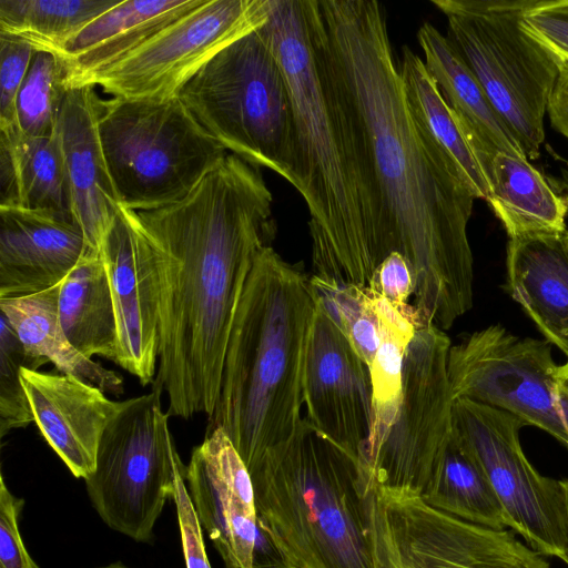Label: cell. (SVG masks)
<instances>
[{
	"instance_id": "cell-30",
	"label": "cell",
	"mask_w": 568,
	"mask_h": 568,
	"mask_svg": "<svg viewBox=\"0 0 568 568\" xmlns=\"http://www.w3.org/2000/svg\"><path fill=\"white\" fill-rule=\"evenodd\" d=\"M372 294L379 323V346L369 367L373 414L365 447L393 423L402 393L404 355L419 327L414 305L398 310L377 293L372 291Z\"/></svg>"
},
{
	"instance_id": "cell-28",
	"label": "cell",
	"mask_w": 568,
	"mask_h": 568,
	"mask_svg": "<svg viewBox=\"0 0 568 568\" xmlns=\"http://www.w3.org/2000/svg\"><path fill=\"white\" fill-rule=\"evenodd\" d=\"M409 108L436 144L454 161L476 199L488 202L489 183L456 118L424 60L403 47L399 64Z\"/></svg>"
},
{
	"instance_id": "cell-4",
	"label": "cell",
	"mask_w": 568,
	"mask_h": 568,
	"mask_svg": "<svg viewBox=\"0 0 568 568\" xmlns=\"http://www.w3.org/2000/svg\"><path fill=\"white\" fill-rule=\"evenodd\" d=\"M316 295L300 264L271 245L257 255L230 329L206 432L220 428L248 468L301 422Z\"/></svg>"
},
{
	"instance_id": "cell-44",
	"label": "cell",
	"mask_w": 568,
	"mask_h": 568,
	"mask_svg": "<svg viewBox=\"0 0 568 568\" xmlns=\"http://www.w3.org/2000/svg\"><path fill=\"white\" fill-rule=\"evenodd\" d=\"M565 494H566V505H567V517H568V479H562Z\"/></svg>"
},
{
	"instance_id": "cell-46",
	"label": "cell",
	"mask_w": 568,
	"mask_h": 568,
	"mask_svg": "<svg viewBox=\"0 0 568 568\" xmlns=\"http://www.w3.org/2000/svg\"><path fill=\"white\" fill-rule=\"evenodd\" d=\"M566 204H567V210H568V196H567V201H566Z\"/></svg>"
},
{
	"instance_id": "cell-21",
	"label": "cell",
	"mask_w": 568,
	"mask_h": 568,
	"mask_svg": "<svg viewBox=\"0 0 568 568\" xmlns=\"http://www.w3.org/2000/svg\"><path fill=\"white\" fill-rule=\"evenodd\" d=\"M424 63L456 115L486 175L498 153L526 158L481 85L454 45L433 23L417 31ZM488 181V180H487Z\"/></svg>"
},
{
	"instance_id": "cell-1",
	"label": "cell",
	"mask_w": 568,
	"mask_h": 568,
	"mask_svg": "<svg viewBox=\"0 0 568 568\" xmlns=\"http://www.w3.org/2000/svg\"><path fill=\"white\" fill-rule=\"evenodd\" d=\"M320 37L372 170L383 250L407 261L420 326L442 331L473 306L467 227L474 193L414 116L376 0H317Z\"/></svg>"
},
{
	"instance_id": "cell-23",
	"label": "cell",
	"mask_w": 568,
	"mask_h": 568,
	"mask_svg": "<svg viewBox=\"0 0 568 568\" xmlns=\"http://www.w3.org/2000/svg\"><path fill=\"white\" fill-rule=\"evenodd\" d=\"M204 0H121L79 33L58 55L67 70V88L134 50Z\"/></svg>"
},
{
	"instance_id": "cell-20",
	"label": "cell",
	"mask_w": 568,
	"mask_h": 568,
	"mask_svg": "<svg viewBox=\"0 0 568 568\" xmlns=\"http://www.w3.org/2000/svg\"><path fill=\"white\" fill-rule=\"evenodd\" d=\"M95 252L69 215L0 206V298L48 290Z\"/></svg>"
},
{
	"instance_id": "cell-7",
	"label": "cell",
	"mask_w": 568,
	"mask_h": 568,
	"mask_svg": "<svg viewBox=\"0 0 568 568\" xmlns=\"http://www.w3.org/2000/svg\"><path fill=\"white\" fill-rule=\"evenodd\" d=\"M98 129L119 204L132 211L184 199L230 153L178 95L101 99Z\"/></svg>"
},
{
	"instance_id": "cell-17",
	"label": "cell",
	"mask_w": 568,
	"mask_h": 568,
	"mask_svg": "<svg viewBox=\"0 0 568 568\" xmlns=\"http://www.w3.org/2000/svg\"><path fill=\"white\" fill-rule=\"evenodd\" d=\"M185 483L195 511L225 568H253L262 535L251 475L226 434L215 428L193 448Z\"/></svg>"
},
{
	"instance_id": "cell-3",
	"label": "cell",
	"mask_w": 568,
	"mask_h": 568,
	"mask_svg": "<svg viewBox=\"0 0 568 568\" xmlns=\"http://www.w3.org/2000/svg\"><path fill=\"white\" fill-rule=\"evenodd\" d=\"M260 30L283 69L295 128L293 186L310 212L313 276L367 286L386 258L372 170L325 53L317 0H266Z\"/></svg>"
},
{
	"instance_id": "cell-22",
	"label": "cell",
	"mask_w": 568,
	"mask_h": 568,
	"mask_svg": "<svg viewBox=\"0 0 568 568\" xmlns=\"http://www.w3.org/2000/svg\"><path fill=\"white\" fill-rule=\"evenodd\" d=\"M507 291L549 344L568 356V253L562 235L509 239Z\"/></svg>"
},
{
	"instance_id": "cell-25",
	"label": "cell",
	"mask_w": 568,
	"mask_h": 568,
	"mask_svg": "<svg viewBox=\"0 0 568 568\" xmlns=\"http://www.w3.org/2000/svg\"><path fill=\"white\" fill-rule=\"evenodd\" d=\"M60 283L41 292L0 298V311L26 351L51 362L62 374L75 376L104 393H123V378L81 354L68 339L59 318Z\"/></svg>"
},
{
	"instance_id": "cell-14",
	"label": "cell",
	"mask_w": 568,
	"mask_h": 568,
	"mask_svg": "<svg viewBox=\"0 0 568 568\" xmlns=\"http://www.w3.org/2000/svg\"><path fill=\"white\" fill-rule=\"evenodd\" d=\"M448 377L454 400L507 412L568 449V429L556 403L560 365L547 341L516 336L500 324L487 326L450 346Z\"/></svg>"
},
{
	"instance_id": "cell-34",
	"label": "cell",
	"mask_w": 568,
	"mask_h": 568,
	"mask_svg": "<svg viewBox=\"0 0 568 568\" xmlns=\"http://www.w3.org/2000/svg\"><path fill=\"white\" fill-rule=\"evenodd\" d=\"M48 361L30 355L4 315H0V437L34 423L21 369H39Z\"/></svg>"
},
{
	"instance_id": "cell-18",
	"label": "cell",
	"mask_w": 568,
	"mask_h": 568,
	"mask_svg": "<svg viewBox=\"0 0 568 568\" xmlns=\"http://www.w3.org/2000/svg\"><path fill=\"white\" fill-rule=\"evenodd\" d=\"M100 102L92 84L69 88L53 132L61 151L70 212L92 251H100L120 206L99 135Z\"/></svg>"
},
{
	"instance_id": "cell-12",
	"label": "cell",
	"mask_w": 568,
	"mask_h": 568,
	"mask_svg": "<svg viewBox=\"0 0 568 568\" xmlns=\"http://www.w3.org/2000/svg\"><path fill=\"white\" fill-rule=\"evenodd\" d=\"M527 426L507 412L458 398L453 429L485 470L508 528L534 550L568 566V517L562 480L541 475L519 439Z\"/></svg>"
},
{
	"instance_id": "cell-19",
	"label": "cell",
	"mask_w": 568,
	"mask_h": 568,
	"mask_svg": "<svg viewBox=\"0 0 568 568\" xmlns=\"http://www.w3.org/2000/svg\"><path fill=\"white\" fill-rule=\"evenodd\" d=\"M34 424L44 440L75 478L94 468L104 429L123 402H114L99 387L75 376L21 369Z\"/></svg>"
},
{
	"instance_id": "cell-10",
	"label": "cell",
	"mask_w": 568,
	"mask_h": 568,
	"mask_svg": "<svg viewBox=\"0 0 568 568\" xmlns=\"http://www.w3.org/2000/svg\"><path fill=\"white\" fill-rule=\"evenodd\" d=\"M377 568H551L510 529L476 525L408 489L373 484Z\"/></svg>"
},
{
	"instance_id": "cell-40",
	"label": "cell",
	"mask_w": 568,
	"mask_h": 568,
	"mask_svg": "<svg viewBox=\"0 0 568 568\" xmlns=\"http://www.w3.org/2000/svg\"><path fill=\"white\" fill-rule=\"evenodd\" d=\"M547 114L551 126L568 140V62H562Z\"/></svg>"
},
{
	"instance_id": "cell-32",
	"label": "cell",
	"mask_w": 568,
	"mask_h": 568,
	"mask_svg": "<svg viewBox=\"0 0 568 568\" xmlns=\"http://www.w3.org/2000/svg\"><path fill=\"white\" fill-rule=\"evenodd\" d=\"M67 90L61 59L37 51L17 97V129L31 136H51Z\"/></svg>"
},
{
	"instance_id": "cell-29",
	"label": "cell",
	"mask_w": 568,
	"mask_h": 568,
	"mask_svg": "<svg viewBox=\"0 0 568 568\" xmlns=\"http://www.w3.org/2000/svg\"><path fill=\"white\" fill-rule=\"evenodd\" d=\"M420 496L433 507L463 520L494 529L508 528L505 511L485 470L454 429Z\"/></svg>"
},
{
	"instance_id": "cell-35",
	"label": "cell",
	"mask_w": 568,
	"mask_h": 568,
	"mask_svg": "<svg viewBox=\"0 0 568 568\" xmlns=\"http://www.w3.org/2000/svg\"><path fill=\"white\" fill-rule=\"evenodd\" d=\"M37 50L0 31V130L17 128V97Z\"/></svg>"
},
{
	"instance_id": "cell-42",
	"label": "cell",
	"mask_w": 568,
	"mask_h": 568,
	"mask_svg": "<svg viewBox=\"0 0 568 568\" xmlns=\"http://www.w3.org/2000/svg\"><path fill=\"white\" fill-rule=\"evenodd\" d=\"M560 382L565 387L568 388V356L567 361L560 365Z\"/></svg>"
},
{
	"instance_id": "cell-15",
	"label": "cell",
	"mask_w": 568,
	"mask_h": 568,
	"mask_svg": "<svg viewBox=\"0 0 568 568\" xmlns=\"http://www.w3.org/2000/svg\"><path fill=\"white\" fill-rule=\"evenodd\" d=\"M118 325L115 364L153 384L160 352V280L155 248L132 210L121 205L100 246Z\"/></svg>"
},
{
	"instance_id": "cell-41",
	"label": "cell",
	"mask_w": 568,
	"mask_h": 568,
	"mask_svg": "<svg viewBox=\"0 0 568 568\" xmlns=\"http://www.w3.org/2000/svg\"><path fill=\"white\" fill-rule=\"evenodd\" d=\"M556 403L568 429V388L565 387L561 382L556 388Z\"/></svg>"
},
{
	"instance_id": "cell-5",
	"label": "cell",
	"mask_w": 568,
	"mask_h": 568,
	"mask_svg": "<svg viewBox=\"0 0 568 568\" xmlns=\"http://www.w3.org/2000/svg\"><path fill=\"white\" fill-rule=\"evenodd\" d=\"M247 469L258 528L291 568H377L362 464L306 417Z\"/></svg>"
},
{
	"instance_id": "cell-11",
	"label": "cell",
	"mask_w": 568,
	"mask_h": 568,
	"mask_svg": "<svg viewBox=\"0 0 568 568\" xmlns=\"http://www.w3.org/2000/svg\"><path fill=\"white\" fill-rule=\"evenodd\" d=\"M450 339L440 328L419 326L403 364L402 393L388 429L364 449L362 466L373 484L424 493L453 432L448 377Z\"/></svg>"
},
{
	"instance_id": "cell-24",
	"label": "cell",
	"mask_w": 568,
	"mask_h": 568,
	"mask_svg": "<svg viewBox=\"0 0 568 568\" xmlns=\"http://www.w3.org/2000/svg\"><path fill=\"white\" fill-rule=\"evenodd\" d=\"M0 206L51 211L72 217L54 134L31 136L17 128L0 130Z\"/></svg>"
},
{
	"instance_id": "cell-43",
	"label": "cell",
	"mask_w": 568,
	"mask_h": 568,
	"mask_svg": "<svg viewBox=\"0 0 568 568\" xmlns=\"http://www.w3.org/2000/svg\"><path fill=\"white\" fill-rule=\"evenodd\" d=\"M95 568H130V567H128L126 565H124L121 561H115V562H112V564H109L105 566H101V567H95Z\"/></svg>"
},
{
	"instance_id": "cell-2",
	"label": "cell",
	"mask_w": 568,
	"mask_h": 568,
	"mask_svg": "<svg viewBox=\"0 0 568 568\" xmlns=\"http://www.w3.org/2000/svg\"><path fill=\"white\" fill-rule=\"evenodd\" d=\"M273 196L256 166L229 153L184 199L133 211L160 280V352L152 386L170 416L215 409L234 313L258 253L275 234Z\"/></svg>"
},
{
	"instance_id": "cell-45",
	"label": "cell",
	"mask_w": 568,
	"mask_h": 568,
	"mask_svg": "<svg viewBox=\"0 0 568 568\" xmlns=\"http://www.w3.org/2000/svg\"><path fill=\"white\" fill-rule=\"evenodd\" d=\"M562 242H564L565 248L568 253V231H566L565 234L562 235Z\"/></svg>"
},
{
	"instance_id": "cell-13",
	"label": "cell",
	"mask_w": 568,
	"mask_h": 568,
	"mask_svg": "<svg viewBox=\"0 0 568 568\" xmlns=\"http://www.w3.org/2000/svg\"><path fill=\"white\" fill-rule=\"evenodd\" d=\"M265 20L266 0H204L134 50L69 88L92 84L112 98L126 100L171 99L217 52Z\"/></svg>"
},
{
	"instance_id": "cell-31",
	"label": "cell",
	"mask_w": 568,
	"mask_h": 568,
	"mask_svg": "<svg viewBox=\"0 0 568 568\" xmlns=\"http://www.w3.org/2000/svg\"><path fill=\"white\" fill-rule=\"evenodd\" d=\"M118 0H0V31L37 51L59 54L85 26Z\"/></svg>"
},
{
	"instance_id": "cell-16",
	"label": "cell",
	"mask_w": 568,
	"mask_h": 568,
	"mask_svg": "<svg viewBox=\"0 0 568 568\" xmlns=\"http://www.w3.org/2000/svg\"><path fill=\"white\" fill-rule=\"evenodd\" d=\"M315 295L304 381L306 418L362 464L373 414L369 367Z\"/></svg>"
},
{
	"instance_id": "cell-33",
	"label": "cell",
	"mask_w": 568,
	"mask_h": 568,
	"mask_svg": "<svg viewBox=\"0 0 568 568\" xmlns=\"http://www.w3.org/2000/svg\"><path fill=\"white\" fill-rule=\"evenodd\" d=\"M311 284L371 367L379 346V323L368 286L332 285L315 277Z\"/></svg>"
},
{
	"instance_id": "cell-39",
	"label": "cell",
	"mask_w": 568,
	"mask_h": 568,
	"mask_svg": "<svg viewBox=\"0 0 568 568\" xmlns=\"http://www.w3.org/2000/svg\"><path fill=\"white\" fill-rule=\"evenodd\" d=\"M367 286L398 310L409 306L407 301L415 290L409 265L397 252L390 253L382 262Z\"/></svg>"
},
{
	"instance_id": "cell-26",
	"label": "cell",
	"mask_w": 568,
	"mask_h": 568,
	"mask_svg": "<svg viewBox=\"0 0 568 568\" xmlns=\"http://www.w3.org/2000/svg\"><path fill=\"white\" fill-rule=\"evenodd\" d=\"M488 204L509 239L564 235L566 201L557 195L528 159L498 153L487 174Z\"/></svg>"
},
{
	"instance_id": "cell-37",
	"label": "cell",
	"mask_w": 568,
	"mask_h": 568,
	"mask_svg": "<svg viewBox=\"0 0 568 568\" xmlns=\"http://www.w3.org/2000/svg\"><path fill=\"white\" fill-rule=\"evenodd\" d=\"M24 499L8 488L0 475V568H39L20 534L19 518Z\"/></svg>"
},
{
	"instance_id": "cell-9",
	"label": "cell",
	"mask_w": 568,
	"mask_h": 568,
	"mask_svg": "<svg viewBox=\"0 0 568 568\" xmlns=\"http://www.w3.org/2000/svg\"><path fill=\"white\" fill-rule=\"evenodd\" d=\"M162 392L123 400L101 437L95 468L84 479L89 499L112 530L150 542L182 460L169 426Z\"/></svg>"
},
{
	"instance_id": "cell-38",
	"label": "cell",
	"mask_w": 568,
	"mask_h": 568,
	"mask_svg": "<svg viewBox=\"0 0 568 568\" xmlns=\"http://www.w3.org/2000/svg\"><path fill=\"white\" fill-rule=\"evenodd\" d=\"M173 500L186 568H212L205 550L202 525L185 483V466L183 463L176 470Z\"/></svg>"
},
{
	"instance_id": "cell-6",
	"label": "cell",
	"mask_w": 568,
	"mask_h": 568,
	"mask_svg": "<svg viewBox=\"0 0 568 568\" xmlns=\"http://www.w3.org/2000/svg\"><path fill=\"white\" fill-rule=\"evenodd\" d=\"M230 153L295 181V128L283 69L257 27L209 60L178 92Z\"/></svg>"
},
{
	"instance_id": "cell-36",
	"label": "cell",
	"mask_w": 568,
	"mask_h": 568,
	"mask_svg": "<svg viewBox=\"0 0 568 568\" xmlns=\"http://www.w3.org/2000/svg\"><path fill=\"white\" fill-rule=\"evenodd\" d=\"M521 26L561 63L568 62V0H536Z\"/></svg>"
},
{
	"instance_id": "cell-27",
	"label": "cell",
	"mask_w": 568,
	"mask_h": 568,
	"mask_svg": "<svg viewBox=\"0 0 568 568\" xmlns=\"http://www.w3.org/2000/svg\"><path fill=\"white\" fill-rule=\"evenodd\" d=\"M58 313L70 343L84 356L118 355V325L101 252L83 256L60 283Z\"/></svg>"
},
{
	"instance_id": "cell-8",
	"label": "cell",
	"mask_w": 568,
	"mask_h": 568,
	"mask_svg": "<svg viewBox=\"0 0 568 568\" xmlns=\"http://www.w3.org/2000/svg\"><path fill=\"white\" fill-rule=\"evenodd\" d=\"M535 1L432 0L446 17L447 39L529 160L540 155L561 67L521 26Z\"/></svg>"
}]
</instances>
